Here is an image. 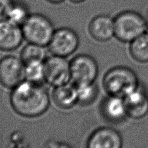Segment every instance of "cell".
Wrapping results in <instances>:
<instances>
[{
  "label": "cell",
  "instance_id": "21",
  "mask_svg": "<svg viewBox=\"0 0 148 148\" xmlns=\"http://www.w3.org/2000/svg\"><path fill=\"white\" fill-rule=\"evenodd\" d=\"M45 148H73L69 144L63 142L52 141L46 145Z\"/></svg>",
  "mask_w": 148,
  "mask_h": 148
},
{
  "label": "cell",
  "instance_id": "7",
  "mask_svg": "<svg viewBox=\"0 0 148 148\" xmlns=\"http://www.w3.org/2000/svg\"><path fill=\"white\" fill-rule=\"evenodd\" d=\"M24 80V63L17 56L8 55L0 59V84L12 90Z\"/></svg>",
  "mask_w": 148,
  "mask_h": 148
},
{
  "label": "cell",
  "instance_id": "2",
  "mask_svg": "<svg viewBox=\"0 0 148 148\" xmlns=\"http://www.w3.org/2000/svg\"><path fill=\"white\" fill-rule=\"evenodd\" d=\"M107 95L124 97L140 84L136 73L126 66H116L104 74L102 80Z\"/></svg>",
  "mask_w": 148,
  "mask_h": 148
},
{
  "label": "cell",
  "instance_id": "17",
  "mask_svg": "<svg viewBox=\"0 0 148 148\" xmlns=\"http://www.w3.org/2000/svg\"><path fill=\"white\" fill-rule=\"evenodd\" d=\"M31 14L27 5L21 0H12L7 14V20L22 26Z\"/></svg>",
  "mask_w": 148,
  "mask_h": 148
},
{
  "label": "cell",
  "instance_id": "18",
  "mask_svg": "<svg viewBox=\"0 0 148 148\" xmlns=\"http://www.w3.org/2000/svg\"><path fill=\"white\" fill-rule=\"evenodd\" d=\"M25 80L42 84L45 81V61H33L24 63Z\"/></svg>",
  "mask_w": 148,
  "mask_h": 148
},
{
  "label": "cell",
  "instance_id": "5",
  "mask_svg": "<svg viewBox=\"0 0 148 148\" xmlns=\"http://www.w3.org/2000/svg\"><path fill=\"white\" fill-rule=\"evenodd\" d=\"M80 45L78 35L73 29L63 27L56 29L48 45L52 55L68 58L72 56Z\"/></svg>",
  "mask_w": 148,
  "mask_h": 148
},
{
  "label": "cell",
  "instance_id": "11",
  "mask_svg": "<svg viewBox=\"0 0 148 148\" xmlns=\"http://www.w3.org/2000/svg\"><path fill=\"white\" fill-rule=\"evenodd\" d=\"M101 116L106 121L117 124L129 117L123 97L108 95L103 99L99 107Z\"/></svg>",
  "mask_w": 148,
  "mask_h": 148
},
{
  "label": "cell",
  "instance_id": "20",
  "mask_svg": "<svg viewBox=\"0 0 148 148\" xmlns=\"http://www.w3.org/2000/svg\"><path fill=\"white\" fill-rule=\"evenodd\" d=\"M11 1L12 0H0V21L7 18V12Z\"/></svg>",
  "mask_w": 148,
  "mask_h": 148
},
{
  "label": "cell",
  "instance_id": "23",
  "mask_svg": "<svg viewBox=\"0 0 148 148\" xmlns=\"http://www.w3.org/2000/svg\"><path fill=\"white\" fill-rule=\"evenodd\" d=\"M69 1H71V3H73L79 4V3H83V2L86 1V0H69Z\"/></svg>",
  "mask_w": 148,
  "mask_h": 148
},
{
  "label": "cell",
  "instance_id": "13",
  "mask_svg": "<svg viewBox=\"0 0 148 148\" xmlns=\"http://www.w3.org/2000/svg\"><path fill=\"white\" fill-rule=\"evenodd\" d=\"M88 32L97 41H109L115 37L114 18L107 14L97 15L89 23Z\"/></svg>",
  "mask_w": 148,
  "mask_h": 148
},
{
  "label": "cell",
  "instance_id": "8",
  "mask_svg": "<svg viewBox=\"0 0 148 148\" xmlns=\"http://www.w3.org/2000/svg\"><path fill=\"white\" fill-rule=\"evenodd\" d=\"M45 81L51 86H62L71 82L70 62L66 58L55 55L45 60Z\"/></svg>",
  "mask_w": 148,
  "mask_h": 148
},
{
  "label": "cell",
  "instance_id": "3",
  "mask_svg": "<svg viewBox=\"0 0 148 148\" xmlns=\"http://www.w3.org/2000/svg\"><path fill=\"white\" fill-rule=\"evenodd\" d=\"M114 18L115 37L120 42L130 43L148 32L147 20L136 11H123Z\"/></svg>",
  "mask_w": 148,
  "mask_h": 148
},
{
  "label": "cell",
  "instance_id": "15",
  "mask_svg": "<svg viewBox=\"0 0 148 148\" xmlns=\"http://www.w3.org/2000/svg\"><path fill=\"white\" fill-rule=\"evenodd\" d=\"M78 96V104L88 106L95 103L98 97L99 90L95 82L75 84Z\"/></svg>",
  "mask_w": 148,
  "mask_h": 148
},
{
  "label": "cell",
  "instance_id": "4",
  "mask_svg": "<svg viewBox=\"0 0 148 148\" xmlns=\"http://www.w3.org/2000/svg\"><path fill=\"white\" fill-rule=\"evenodd\" d=\"M21 27L24 40L44 47H48L56 30L49 18L40 13H31Z\"/></svg>",
  "mask_w": 148,
  "mask_h": 148
},
{
  "label": "cell",
  "instance_id": "19",
  "mask_svg": "<svg viewBox=\"0 0 148 148\" xmlns=\"http://www.w3.org/2000/svg\"><path fill=\"white\" fill-rule=\"evenodd\" d=\"M46 47L28 42L20 52V58L24 63L33 61H45L47 56Z\"/></svg>",
  "mask_w": 148,
  "mask_h": 148
},
{
  "label": "cell",
  "instance_id": "9",
  "mask_svg": "<svg viewBox=\"0 0 148 148\" xmlns=\"http://www.w3.org/2000/svg\"><path fill=\"white\" fill-rule=\"evenodd\" d=\"M123 144L120 132L110 127H101L88 137L87 148H122Z\"/></svg>",
  "mask_w": 148,
  "mask_h": 148
},
{
  "label": "cell",
  "instance_id": "10",
  "mask_svg": "<svg viewBox=\"0 0 148 148\" xmlns=\"http://www.w3.org/2000/svg\"><path fill=\"white\" fill-rule=\"evenodd\" d=\"M128 116L140 119L148 114V91L140 84L123 97Z\"/></svg>",
  "mask_w": 148,
  "mask_h": 148
},
{
  "label": "cell",
  "instance_id": "22",
  "mask_svg": "<svg viewBox=\"0 0 148 148\" xmlns=\"http://www.w3.org/2000/svg\"><path fill=\"white\" fill-rule=\"evenodd\" d=\"M46 1H47L48 3H50L57 5V4H60V3H63L65 0H46Z\"/></svg>",
  "mask_w": 148,
  "mask_h": 148
},
{
  "label": "cell",
  "instance_id": "6",
  "mask_svg": "<svg viewBox=\"0 0 148 148\" xmlns=\"http://www.w3.org/2000/svg\"><path fill=\"white\" fill-rule=\"evenodd\" d=\"M71 82L80 84L95 82L99 66L95 58L86 53L76 55L70 61Z\"/></svg>",
  "mask_w": 148,
  "mask_h": 148
},
{
  "label": "cell",
  "instance_id": "14",
  "mask_svg": "<svg viewBox=\"0 0 148 148\" xmlns=\"http://www.w3.org/2000/svg\"><path fill=\"white\" fill-rule=\"evenodd\" d=\"M50 96L53 104L60 109L67 110L78 104L77 91L75 84L72 82L53 87Z\"/></svg>",
  "mask_w": 148,
  "mask_h": 148
},
{
  "label": "cell",
  "instance_id": "1",
  "mask_svg": "<svg viewBox=\"0 0 148 148\" xmlns=\"http://www.w3.org/2000/svg\"><path fill=\"white\" fill-rule=\"evenodd\" d=\"M9 101L12 108L19 116L35 118L47 112L52 99L42 84L24 80L12 89Z\"/></svg>",
  "mask_w": 148,
  "mask_h": 148
},
{
  "label": "cell",
  "instance_id": "16",
  "mask_svg": "<svg viewBox=\"0 0 148 148\" xmlns=\"http://www.w3.org/2000/svg\"><path fill=\"white\" fill-rule=\"evenodd\" d=\"M129 44V53L132 58L138 63H148V32Z\"/></svg>",
  "mask_w": 148,
  "mask_h": 148
},
{
  "label": "cell",
  "instance_id": "12",
  "mask_svg": "<svg viewBox=\"0 0 148 148\" xmlns=\"http://www.w3.org/2000/svg\"><path fill=\"white\" fill-rule=\"evenodd\" d=\"M24 40L21 26L7 19L0 21V50L14 51L22 45Z\"/></svg>",
  "mask_w": 148,
  "mask_h": 148
}]
</instances>
